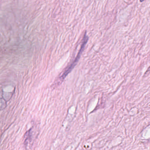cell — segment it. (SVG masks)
<instances>
[{
	"label": "cell",
	"mask_w": 150,
	"mask_h": 150,
	"mask_svg": "<svg viewBox=\"0 0 150 150\" xmlns=\"http://www.w3.org/2000/svg\"><path fill=\"white\" fill-rule=\"evenodd\" d=\"M88 37L87 36H86V33L85 34L84 36L83 37V43L81 45V48L80 49V50L79 51V52L78 53V54L77 55L75 59L74 60V61L72 62L71 64L65 70L64 72H63V73L62 74V76L60 77V79L61 80H64V78L66 77L69 74V73L71 72V70L73 69L74 67L75 66V65H76L77 63L78 62L79 59L80 57L81 54L83 52V49L85 46L86 45V43H87V41H88Z\"/></svg>",
	"instance_id": "1"
},
{
	"label": "cell",
	"mask_w": 150,
	"mask_h": 150,
	"mask_svg": "<svg viewBox=\"0 0 150 150\" xmlns=\"http://www.w3.org/2000/svg\"><path fill=\"white\" fill-rule=\"evenodd\" d=\"M140 0V1H141V2H142L144 0Z\"/></svg>",
	"instance_id": "2"
}]
</instances>
